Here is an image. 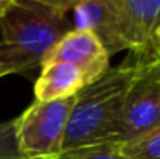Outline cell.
Instances as JSON below:
<instances>
[{
    "instance_id": "cell-7",
    "label": "cell",
    "mask_w": 160,
    "mask_h": 159,
    "mask_svg": "<svg viewBox=\"0 0 160 159\" xmlns=\"http://www.w3.org/2000/svg\"><path fill=\"white\" fill-rule=\"evenodd\" d=\"M73 11V28L86 30L95 34L109 56L121 50H128L113 0H81L76 2Z\"/></svg>"
},
{
    "instance_id": "cell-13",
    "label": "cell",
    "mask_w": 160,
    "mask_h": 159,
    "mask_svg": "<svg viewBox=\"0 0 160 159\" xmlns=\"http://www.w3.org/2000/svg\"><path fill=\"white\" fill-rule=\"evenodd\" d=\"M6 75H12V73H11V70L8 69L6 62L3 61V58H2V55H0V78H2V77H6Z\"/></svg>"
},
{
    "instance_id": "cell-9",
    "label": "cell",
    "mask_w": 160,
    "mask_h": 159,
    "mask_svg": "<svg viewBox=\"0 0 160 159\" xmlns=\"http://www.w3.org/2000/svg\"><path fill=\"white\" fill-rule=\"evenodd\" d=\"M118 144L123 155L129 159H160V126Z\"/></svg>"
},
{
    "instance_id": "cell-6",
    "label": "cell",
    "mask_w": 160,
    "mask_h": 159,
    "mask_svg": "<svg viewBox=\"0 0 160 159\" xmlns=\"http://www.w3.org/2000/svg\"><path fill=\"white\" fill-rule=\"evenodd\" d=\"M123 39L134 55H151V44L160 25V0H113Z\"/></svg>"
},
{
    "instance_id": "cell-11",
    "label": "cell",
    "mask_w": 160,
    "mask_h": 159,
    "mask_svg": "<svg viewBox=\"0 0 160 159\" xmlns=\"http://www.w3.org/2000/svg\"><path fill=\"white\" fill-rule=\"evenodd\" d=\"M0 159H25L16 139L14 120L0 123Z\"/></svg>"
},
{
    "instance_id": "cell-12",
    "label": "cell",
    "mask_w": 160,
    "mask_h": 159,
    "mask_svg": "<svg viewBox=\"0 0 160 159\" xmlns=\"http://www.w3.org/2000/svg\"><path fill=\"white\" fill-rule=\"evenodd\" d=\"M151 55L159 56L160 58V25L156 30V34L152 38V44H151Z\"/></svg>"
},
{
    "instance_id": "cell-3",
    "label": "cell",
    "mask_w": 160,
    "mask_h": 159,
    "mask_svg": "<svg viewBox=\"0 0 160 159\" xmlns=\"http://www.w3.org/2000/svg\"><path fill=\"white\" fill-rule=\"evenodd\" d=\"M76 95L56 102H33L14 119L16 139L25 159H58Z\"/></svg>"
},
{
    "instance_id": "cell-2",
    "label": "cell",
    "mask_w": 160,
    "mask_h": 159,
    "mask_svg": "<svg viewBox=\"0 0 160 159\" xmlns=\"http://www.w3.org/2000/svg\"><path fill=\"white\" fill-rule=\"evenodd\" d=\"M137 70L138 56L131 53L123 64L110 67L76 95L62 151L103 142H120L124 105Z\"/></svg>"
},
{
    "instance_id": "cell-4",
    "label": "cell",
    "mask_w": 160,
    "mask_h": 159,
    "mask_svg": "<svg viewBox=\"0 0 160 159\" xmlns=\"http://www.w3.org/2000/svg\"><path fill=\"white\" fill-rule=\"evenodd\" d=\"M138 70L128 92L120 142L160 126V58L137 55Z\"/></svg>"
},
{
    "instance_id": "cell-8",
    "label": "cell",
    "mask_w": 160,
    "mask_h": 159,
    "mask_svg": "<svg viewBox=\"0 0 160 159\" xmlns=\"http://www.w3.org/2000/svg\"><path fill=\"white\" fill-rule=\"evenodd\" d=\"M87 84L82 72L62 61L47 62L41 66V75L34 83L36 102H56L78 95Z\"/></svg>"
},
{
    "instance_id": "cell-10",
    "label": "cell",
    "mask_w": 160,
    "mask_h": 159,
    "mask_svg": "<svg viewBox=\"0 0 160 159\" xmlns=\"http://www.w3.org/2000/svg\"><path fill=\"white\" fill-rule=\"evenodd\" d=\"M58 159H129L120 150L118 142H103L97 145L81 147L62 151Z\"/></svg>"
},
{
    "instance_id": "cell-1",
    "label": "cell",
    "mask_w": 160,
    "mask_h": 159,
    "mask_svg": "<svg viewBox=\"0 0 160 159\" xmlns=\"http://www.w3.org/2000/svg\"><path fill=\"white\" fill-rule=\"evenodd\" d=\"M76 2L8 0L0 13V55L12 75L41 67L45 55L73 30L67 13Z\"/></svg>"
},
{
    "instance_id": "cell-5",
    "label": "cell",
    "mask_w": 160,
    "mask_h": 159,
    "mask_svg": "<svg viewBox=\"0 0 160 159\" xmlns=\"http://www.w3.org/2000/svg\"><path fill=\"white\" fill-rule=\"evenodd\" d=\"M109 59V53L95 34L86 30L73 28L45 55L41 66L54 61L70 62L82 72L87 84H92L110 69Z\"/></svg>"
}]
</instances>
